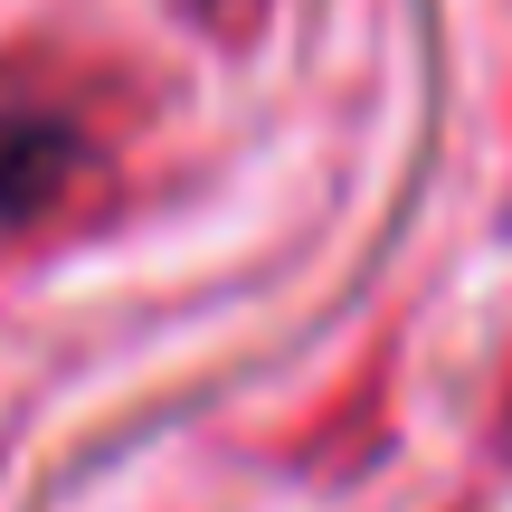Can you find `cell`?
<instances>
[{"instance_id":"obj_1","label":"cell","mask_w":512,"mask_h":512,"mask_svg":"<svg viewBox=\"0 0 512 512\" xmlns=\"http://www.w3.org/2000/svg\"><path fill=\"white\" fill-rule=\"evenodd\" d=\"M95 143L57 95H29V86H0V238L38 228L76 181H86Z\"/></svg>"}]
</instances>
